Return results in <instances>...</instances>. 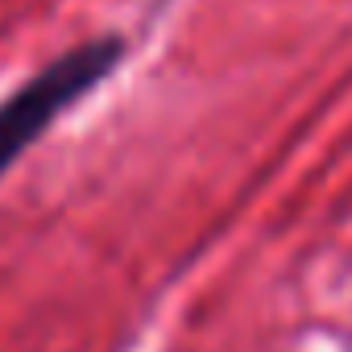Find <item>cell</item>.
<instances>
[{
  "label": "cell",
  "mask_w": 352,
  "mask_h": 352,
  "mask_svg": "<svg viewBox=\"0 0 352 352\" xmlns=\"http://www.w3.org/2000/svg\"><path fill=\"white\" fill-rule=\"evenodd\" d=\"M124 42L120 38H100L67 50L58 63L38 71L30 83H21L5 104H0V174H5L50 124L63 116L75 100H83L116 63H120Z\"/></svg>",
  "instance_id": "obj_1"
}]
</instances>
